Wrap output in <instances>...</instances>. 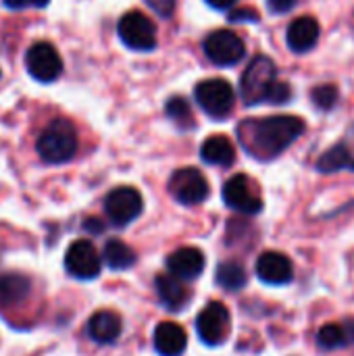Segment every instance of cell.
Here are the masks:
<instances>
[{
	"label": "cell",
	"instance_id": "6da1fadb",
	"mask_svg": "<svg viewBox=\"0 0 354 356\" xmlns=\"http://www.w3.org/2000/svg\"><path fill=\"white\" fill-rule=\"evenodd\" d=\"M305 131V121L294 115H271L240 123L238 138L248 154L261 161L280 156Z\"/></svg>",
	"mask_w": 354,
	"mask_h": 356
},
{
	"label": "cell",
	"instance_id": "7a4b0ae2",
	"mask_svg": "<svg viewBox=\"0 0 354 356\" xmlns=\"http://www.w3.org/2000/svg\"><path fill=\"white\" fill-rule=\"evenodd\" d=\"M35 150L40 159L48 165H61L75 156L77 150V131L67 119H52L46 129L40 134Z\"/></svg>",
	"mask_w": 354,
	"mask_h": 356
},
{
	"label": "cell",
	"instance_id": "3957f363",
	"mask_svg": "<svg viewBox=\"0 0 354 356\" xmlns=\"http://www.w3.org/2000/svg\"><path fill=\"white\" fill-rule=\"evenodd\" d=\"M275 65L269 56H255L240 79V94L244 104L252 106L265 102L269 88L275 81Z\"/></svg>",
	"mask_w": 354,
	"mask_h": 356
},
{
	"label": "cell",
	"instance_id": "277c9868",
	"mask_svg": "<svg viewBox=\"0 0 354 356\" xmlns=\"http://www.w3.org/2000/svg\"><path fill=\"white\" fill-rule=\"evenodd\" d=\"M194 96L200 108L213 119H225L236 104V92L232 83L219 77L200 81L194 90Z\"/></svg>",
	"mask_w": 354,
	"mask_h": 356
},
{
	"label": "cell",
	"instance_id": "5b68a950",
	"mask_svg": "<svg viewBox=\"0 0 354 356\" xmlns=\"http://www.w3.org/2000/svg\"><path fill=\"white\" fill-rule=\"evenodd\" d=\"M117 33L121 42L138 52L154 50L156 46V27L154 23L140 10H129L119 19Z\"/></svg>",
	"mask_w": 354,
	"mask_h": 356
},
{
	"label": "cell",
	"instance_id": "8992f818",
	"mask_svg": "<svg viewBox=\"0 0 354 356\" xmlns=\"http://www.w3.org/2000/svg\"><path fill=\"white\" fill-rule=\"evenodd\" d=\"M202 50H204L207 58L211 63H215L217 67H232L244 58L246 46H244V40L236 31L217 29L204 38Z\"/></svg>",
	"mask_w": 354,
	"mask_h": 356
},
{
	"label": "cell",
	"instance_id": "52a82bcc",
	"mask_svg": "<svg viewBox=\"0 0 354 356\" xmlns=\"http://www.w3.org/2000/svg\"><path fill=\"white\" fill-rule=\"evenodd\" d=\"M232 330V317L225 305L209 302L196 317V334L207 346H219L227 340Z\"/></svg>",
	"mask_w": 354,
	"mask_h": 356
},
{
	"label": "cell",
	"instance_id": "ba28073f",
	"mask_svg": "<svg viewBox=\"0 0 354 356\" xmlns=\"http://www.w3.org/2000/svg\"><path fill=\"white\" fill-rule=\"evenodd\" d=\"M169 192L171 196L186 204V207H194V204H200L209 198V181L207 177L194 169V167H184V169H177L171 179H169Z\"/></svg>",
	"mask_w": 354,
	"mask_h": 356
},
{
	"label": "cell",
	"instance_id": "9c48e42d",
	"mask_svg": "<svg viewBox=\"0 0 354 356\" xmlns=\"http://www.w3.org/2000/svg\"><path fill=\"white\" fill-rule=\"evenodd\" d=\"M142 209H144L142 194L129 186L115 188L104 198V213L117 227H125L131 221H136L140 217Z\"/></svg>",
	"mask_w": 354,
	"mask_h": 356
},
{
	"label": "cell",
	"instance_id": "30bf717a",
	"mask_svg": "<svg viewBox=\"0 0 354 356\" xmlns=\"http://www.w3.org/2000/svg\"><path fill=\"white\" fill-rule=\"evenodd\" d=\"M25 67L29 75L42 83H52L63 73V58L48 42H35L25 54Z\"/></svg>",
	"mask_w": 354,
	"mask_h": 356
},
{
	"label": "cell",
	"instance_id": "8fae6325",
	"mask_svg": "<svg viewBox=\"0 0 354 356\" xmlns=\"http://www.w3.org/2000/svg\"><path fill=\"white\" fill-rule=\"evenodd\" d=\"M65 269L75 280H96L102 269V257L88 240H75L65 252Z\"/></svg>",
	"mask_w": 354,
	"mask_h": 356
},
{
	"label": "cell",
	"instance_id": "7c38bea8",
	"mask_svg": "<svg viewBox=\"0 0 354 356\" xmlns=\"http://www.w3.org/2000/svg\"><path fill=\"white\" fill-rule=\"evenodd\" d=\"M223 200L230 209L244 213V215H257L263 211V200L255 188V181L244 173L234 175L225 181Z\"/></svg>",
	"mask_w": 354,
	"mask_h": 356
},
{
	"label": "cell",
	"instance_id": "4fadbf2b",
	"mask_svg": "<svg viewBox=\"0 0 354 356\" xmlns=\"http://www.w3.org/2000/svg\"><path fill=\"white\" fill-rule=\"evenodd\" d=\"M257 275L261 282L269 284V286H284L288 282H292L294 275V267L292 261L275 250L263 252L257 261Z\"/></svg>",
	"mask_w": 354,
	"mask_h": 356
},
{
	"label": "cell",
	"instance_id": "5bb4252c",
	"mask_svg": "<svg viewBox=\"0 0 354 356\" xmlns=\"http://www.w3.org/2000/svg\"><path fill=\"white\" fill-rule=\"evenodd\" d=\"M167 269L171 275L179 277L182 282L196 280L204 271V254L194 246L177 248L167 257Z\"/></svg>",
	"mask_w": 354,
	"mask_h": 356
},
{
	"label": "cell",
	"instance_id": "9a60e30c",
	"mask_svg": "<svg viewBox=\"0 0 354 356\" xmlns=\"http://www.w3.org/2000/svg\"><path fill=\"white\" fill-rule=\"evenodd\" d=\"M319 23L311 15H303L288 25L286 42L294 52H309L319 40Z\"/></svg>",
	"mask_w": 354,
	"mask_h": 356
},
{
	"label": "cell",
	"instance_id": "2e32d148",
	"mask_svg": "<svg viewBox=\"0 0 354 356\" xmlns=\"http://www.w3.org/2000/svg\"><path fill=\"white\" fill-rule=\"evenodd\" d=\"M154 350L161 356H182L188 348V336L182 325L163 321L154 330Z\"/></svg>",
	"mask_w": 354,
	"mask_h": 356
},
{
	"label": "cell",
	"instance_id": "e0dca14e",
	"mask_svg": "<svg viewBox=\"0 0 354 356\" xmlns=\"http://www.w3.org/2000/svg\"><path fill=\"white\" fill-rule=\"evenodd\" d=\"M154 286H156V294H159V300L163 302V307L167 311H182L188 302H190V290L184 286V282L171 273H163L154 280Z\"/></svg>",
	"mask_w": 354,
	"mask_h": 356
},
{
	"label": "cell",
	"instance_id": "ac0fdd59",
	"mask_svg": "<svg viewBox=\"0 0 354 356\" xmlns=\"http://www.w3.org/2000/svg\"><path fill=\"white\" fill-rule=\"evenodd\" d=\"M121 317L113 311H98L88 321V336L96 344H113L121 336Z\"/></svg>",
	"mask_w": 354,
	"mask_h": 356
},
{
	"label": "cell",
	"instance_id": "d6986e66",
	"mask_svg": "<svg viewBox=\"0 0 354 356\" xmlns=\"http://www.w3.org/2000/svg\"><path fill=\"white\" fill-rule=\"evenodd\" d=\"M200 156L209 165L230 167L236 161V148L227 136H211L200 146Z\"/></svg>",
	"mask_w": 354,
	"mask_h": 356
},
{
	"label": "cell",
	"instance_id": "ffe728a7",
	"mask_svg": "<svg viewBox=\"0 0 354 356\" xmlns=\"http://www.w3.org/2000/svg\"><path fill=\"white\" fill-rule=\"evenodd\" d=\"M31 292V280L21 273L0 275V309L21 305Z\"/></svg>",
	"mask_w": 354,
	"mask_h": 356
},
{
	"label": "cell",
	"instance_id": "44dd1931",
	"mask_svg": "<svg viewBox=\"0 0 354 356\" xmlns=\"http://www.w3.org/2000/svg\"><path fill=\"white\" fill-rule=\"evenodd\" d=\"M354 342V321L348 319L344 323H328L317 334V344L325 350H338L351 346Z\"/></svg>",
	"mask_w": 354,
	"mask_h": 356
},
{
	"label": "cell",
	"instance_id": "7402d4cb",
	"mask_svg": "<svg viewBox=\"0 0 354 356\" xmlns=\"http://www.w3.org/2000/svg\"><path fill=\"white\" fill-rule=\"evenodd\" d=\"M102 261L115 271L129 269L136 263V252L121 240H108L102 248Z\"/></svg>",
	"mask_w": 354,
	"mask_h": 356
},
{
	"label": "cell",
	"instance_id": "603a6c76",
	"mask_svg": "<svg viewBox=\"0 0 354 356\" xmlns=\"http://www.w3.org/2000/svg\"><path fill=\"white\" fill-rule=\"evenodd\" d=\"M215 280L217 284L227 290V292H238L246 286L248 282V275H246V269L236 263V261H227V263H221L217 267V273H215Z\"/></svg>",
	"mask_w": 354,
	"mask_h": 356
},
{
	"label": "cell",
	"instance_id": "cb8c5ba5",
	"mask_svg": "<svg viewBox=\"0 0 354 356\" xmlns=\"http://www.w3.org/2000/svg\"><path fill=\"white\" fill-rule=\"evenodd\" d=\"M317 169L321 173H334V171H342V169H354V159L351 150L344 144H338L334 148H330L317 163Z\"/></svg>",
	"mask_w": 354,
	"mask_h": 356
},
{
	"label": "cell",
	"instance_id": "d4e9b609",
	"mask_svg": "<svg viewBox=\"0 0 354 356\" xmlns=\"http://www.w3.org/2000/svg\"><path fill=\"white\" fill-rule=\"evenodd\" d=\"M165 113H167V117L177 125V127H182V129H190V127H194V119H192V108H190V104L182 98V96H173V98H169L167 100V104H165Z\"/></svg>",
	"mask_w": 354,
	"mask_h": 356
},
{
	"label": "cell",
	"instance_id": "484cf974",
	"mask_svg": "<svg viewBox=\"0 0 354 356\" xmlns=\"http://www.w3.org/2000/svg\"><path fill=\"white\" fill-rule=\"evenodd\" d=\"M311 96H313V102H315L317 108L330 111V108L336 106V102H338V98H340V92H338V88H336L334 83H323V86H317V88L311 92Z\"/></svg>",
	"mask_w": 354,
	"mask_h": 356
},
{
	"label": "cell",
	"instance_id": "4316f807",
	"mask_svg": "<svg viewBox=\"0 0 354 356\" xmlns=\"http://www.w3.org/2000/svg\"><path fill=\"white\" fill-rule=\"evenodd\" d=\"M290 98H292V88L286 81H277L275 79L273 86L267 92L265 102H269V104H286V102H290Z\"/></svg>",
	"mask_w": 354,
	"mask_h": 356
},
{
	"label": "cell",
	"instance_id": "83f0119b",
	"mask_svg": "<svg viewBox=\"0 0 354 356\" xmlns=\"http://www.w3.org/2000/svg\"><path fill=\"white\" fill-rule=\"evenodd\" d=\"M144 2L163 19H171L175 13V0H144Z\"/></svg>",
	"mask_w": 354,
	"mask_h": 356
},
{
	"label": "cell",
	"instance_id": "f1b7e54d",
	"mask_svg": "<svg viewBox=\"0 0 354 356\" xmlns=\"http://www.w3.org/2000/svg\"><path fill=\"white\" fill-rule=\"evenodd\" d=\"M230 21H259V13L255 8H236L230 13Z\"/></svg>",
	"mask_w": 354,
	"mask_h": 356
},
{
	"label": "cell",
	"instance_id": "f546056e",
	"mask_svg": "<svg viewBox=\"0 0 354 356\" xmlns=\"http://www.w3.org/2000/svg\"><path fill=\"white\" fill-rule=\"evenodd\" d=\"M267 6L271 13L275 15H284L288 10H292L296 6V0H267Z\"/></svg>",
	"mask_w": 354,
	"mask_h": 356
},
{
	"label": "cell",
	"instance_id": "4dcf8cb0",
	"mask_svg": "<svg viewBox=\"0 0 354 356\" xmlns=\"http://www.w3.org/2000/svg\"><path fill=\"white\" fill-rule=\"evenodd\" d=\"M8 8H27V6H46L48 0H4Z\"/></svg>",
	"mask_w": 354,
	"mask_h": 356
},
{
	"label": "cell",
	"instance_id": "1f68e13d",
	"mask_svg": "<svg viewBox=\"0 0 354 356\" xmlns=\"http://www.w3.org/2000/svg\"><path fill=\"white\" fill-rule=\"evenodd\" d=\"M238 0H207V4H211L213 8H230V6H234Z\"/></svg>",
	"mask_w": 354,
	"mask_h": 356
},
{
	"label": "cell",
	"instance_id": "d6a6232c",
	"mask_svg": "<svg viewBox=\"0 0 354 356\" xmlns=\"http://www.w3.org/2000/svg\"><path fill=\"white\" fill-rule=\"evenodd\" d=\"M86 227H88V229H92L94 234H100V232H102V225H100V221H98V219H90V221H86Z\"/></svg>",
	"mask_w": 354,
	"mask_h": 356
}]
</instances>
